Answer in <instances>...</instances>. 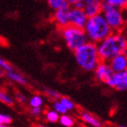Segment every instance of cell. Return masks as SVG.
<instances>
[{"label":"cell","mask_w":127,"mask_h":127,"mask_svg":"<svg viewBox=\"0 0 127 127\" xmlns=\"http://www.w3.org/2000/svg\"><path fill=\"white\" fill-rule=\"evenodd\" d=\"M45 120L49 123H56V122H59V118H60V114L58 113H56L55 110H48V111L45 112Z\"/></svg>","instance_id":"15"},{"label":"cell","mask_w":127,"mask_h":127,"mask_svg":"<svg viewBox=\"0 0 127 127\" xmlns=\"http://www.w3.org/2000/svg\"><path fill=\"white\" fill-rule=\"evenodd\" d=\"M37 127H47V126H45V125H37Z\"/></svg>","instance_id":"32"},{"label":"cell","mask_w":127,"mask_h":127,"mask_svg":"<svg viewBox=\"0 0 127 127\" xmlns=\"http://www.w3.org/2000/svg\"><path fill=\"white\" fill-rule=\"evenodd\" d=\"M72 7H75V8H78V9H83V8H84V1L77 2L76 4H74Z\"/></svg>","instance_id":"28"},{"label":"cell","mask_w":127,"mask_h":127,"mask_svg":"<svg viewBox=\"0 0 127 127\" xmlns=\"http://www.w3.org/2000/svg\"><path fill=\"white\" fill-rule=\"evenodd\" d=\"M71 6L69 4L64 5L61 8L55 11L53 15V19L56 26L59 28H63L69 25V11Z\"/></svg>","instance_id":"9"},{"label":"cell","mask_w":127,"mask_h":127,"mask_svg":"<svg viewBox=\"0 0 127 127\" xmlns=\"http://www.w3.org/2000/svg\"><path fill=\"white\" fill-rule=\"evenodd\" d=\"M8 45V43L6 41L5 37H3L0 35V46H7Z\"/></svg>","instance_id":"27"},{"label":"cell","mask_w":127,"mask_h":127,"mask_svg":"<svg viewBox=\"0 0 127 127\" xmlns=\"http://www.w3.org/2000/svg\"><path fill=\"white\" fill-rule=\"evenodd\" d=\"M107 86L118 91L127 90V70L120 73H114L111 78L105 83Z\"/></svg>","instance_id":"6"},{"label":"cell","mask_w":127,"mask_h":127,"mask_svg":"<svg viewBox=\"0 0 127 127\" xmlns=\"http://www.w3.org/2000/svg\"><path fill=\"white\" fill-rule=\"evenodd\" d=\"M59 122L64 127H73L74 125V119L68 114H62V115H60Z\"/></svg>","instance_id":"18"},{"label":"cell","mask_w":127,"mask_h":127,"mask_svg":"<svg viewBox=\"0 0 127 127\" xmlns=\"http://www.w3.org/2000/svg\"><path fill=\"white\" fill-rule=\"evenodd\" d=\"M16 99L17 102L20 103H26L27 102V98L24 94L20 93V92H16Z\"/></svg>","instance_id":"26"},{"label":"cell","mask_w":127,"mask_h":127,"mask_svg":"<svg viewBox=\"0 0 127 127\" xmlns=\"http://www.w3.org/2000/svg\"><path fill=\"white\" fill-rule=\"evenodd\" d=\"M5 75H6L10 80H12L13 82L17 83V84H19V85H27V78H26L24 75H22L21 74H19V73L16 72L15 70H14V71H11V72H6V73H5Z\"/></svg>","instance_id":"13"},{"label":"cell","mask_w":127,"mask_h":127,"mask_svg":"<svg viewBox=\"0 0 127 127\" xmlns=\"http://www.w3.org/2000/svg\"><path fill=\"white\" fill-rule=\"evenodd\" d=\"M126 7H127V6H126Z\"/></svg>","instance_id":"36"},{"label":"cell","mask_w":127,"mask_h":127,"mask_svg":"<svg viewBox=\"0 0 127 127\" xmlns=\"http://www.w3.org/2000/svg\"><path fill=\"white\" fill-rule=\"evenodd\" d=\"M110 67L114 73H120L127 70V55L125 53L120 54L114 56L108 62Z\"/></svg>","instance_id":"10"},{"label":"cell","mask_w":127,"mask_h":127,"mask_svg":"<svg viewBox=\"0 0 127 127\" xmlns=\"http://www.w3.org/2000/svg\"><path fill=\"white\" fill-rule=\"evenodd\" d=\"M29 106L31 108L33 107H42L44 104V98L39 95H33L28 101Z\"/></svg>","instance_id":"14"},{"label":"cell","mask_w":127,"mask_h":127,"mask_svg":"<svg viewBox=\"0 0 127 127\" xmlns=\"http://www.w3.org/2000/svg\"><path fill=\"white\" fill-rule=\"evenodd\" d=\"M101 61L109 62L114 56L127 51V36L122 31L112 32L111 34L96 44Z\"/></svg>","instance_id":"1"},{"label":"cell","mask_w":127,"mask_h":127,"mask_svg":"<svg viewBox=\"0 0 127 127\" xmlns=\"http://www.w3.org/2000/svg\"><path fill=\"white\" fill-rule=\"evenodd\" d=\"M60 32L66 46L73 52L88 42L85 30L83 28H78L68 25L63 28H60Z\"/></svg>","instance_id":"5"},{"label":"cell","mask_w":127,"mask_h":127,"mask_svg":"<svg viewBox=\"0 0 127 127\" xmlns=\"http://www.w3.org/2000/svg\"><path fill=\"white\" fill-rule=\"evenodd\" d=\"M87 19V16L85 15V11L83 9H78V8L71 6L70 11H69V25L70 26L84 29Z\"/></svg>","instance_id":"7"},{"label":"cell","mask_w":127,"mask_h":127,"mask_svg":"<svg viewBox=\"0 0 127 127\" xmlns=\"http://www.w3.org/2000/svg\"><path fill=\"white\" fill-rule=\"evenodd\" d=\"M0 102H2L3 103H5L6 105H14V99L11 97L10 95H7L5 92H3V91H0Z\"/></svg>","instance_id":"20"},{"label":"cell","mask_w":127,"mask_h":127,"mask_svg":"<svg viewBox=\"0 0 127 127\" xmlns=\"http://www.w3.org/2000/svg\"><path fill=\"white\" fill-rule=\"evenodd\" d=\"M0 127H10L9 125H0Z\"/></svg>","instance_id":"31"},{"label":"cell","mask_w":127,"mask_h":127,"mask_svg":"<svg viewBox=\"0 0 127 127\" xmlns=\"http://www.w3.org/2000/svg\"><path fill=\"white\" fill-rule=\"evenodd\" d=\"M101 13L106 20L108 26L113 32H120L126 23V17L124 10L110 5L107 3L102 1Z\"/></svg>","instance_id":"4"},{"label":"cell","mask_w":127,"mask_h":127,"mask_svg":"<svg viewBox=\"0 0 127 127\" xmlns=\"http://www.w3.org/2000/svg\"><path fill=\"white\" fill-rule=\"evenodd\" d=\"M102 1L107 3L114 7L121 8V9H124L127 6V0H102Z\"/></svg>","instance_id":"19"},{"label":"cell","mask_w":127,"mask_h":127,"mask_svg":"<svg viewBox=\"0 0 127 127\" xmlns=\"http://www.w3.org/2000/svg\"><path fill=\"white\" fill-rule=\"evenodd\" d=\"M12 123V117L8 114H0V125H8Z\"/></svg>","instance_id":"24"},{"label":"cell","mask_w":127,"mask_h":127,"mask_svg":"<svg viewBox=\"0 0 127 127\" xmlns=\"http://www.w3.org/2000/svg\"><path fill=\"white\" fill-rule=\"evenodd\" d=\"M5 74V72L3 70V69L0 68V77H3Z\"/></svg>","instance_id":"30"},{"label":"cell","mask_w":127,"mask_h":127,"mask_svg":"<svg viewBox=\"0 0 127 127\" xmlns=\"http://www.w3.org/2000/svg\"><path fill=\"white\" fill-rule=\"evenodd\" d=\"M101 1H102V0H101Z\"/></svg>","instance_id":"35"},{"label":"cell","mask_w":127,"mask_h":127,"mask_svg":"<svg viewBox=\"0 0 127 127\" xmlns=\"http://www.w3.org/2000/svg\"><path fill=\"white\" fill-rule=\"evenodd\" d=\"M60 101V103L64 105V107L68 111H73L75 109V104L73 101L70 99V98L66 97V96H61V97L58 99Z\"/></svg>","instance_id":"16"},{"label":"cell","mask_w":127,"mask_h":127,"mask_svg":"<svg viewBox=\"0 0 127 127\" xmlns=\"http://www.w3.org/2000/svg\"><path fill=\"white\" fill-rule=\"evenodd\" d=\"M84 30L88 41L94 44H98L113 32L102 13L88 17Z\"/></svg>","instance_id":"2"},{"label":"cell","mask_w":127,"mask_h":127,"mask_svg":"<svg viewBox=\"0 0 127 127\" xmlns=\"http://www.w3.org/2000/svg\"><path fill=\"white\" fill-rule=\"evenodd\" d=\"M0 68L3 69L5 73H6V72H11V71H14V70H15L13 65H12L9 62H7L6 60H5V59L1 58V57H0Z\"/></svg>","instance_id":"23"},{"label":"cell","mask_w":127,"mask_h":127,"mask_svg":"<svg viewBox=\"0 0 127 127\" xmlns=\"http://www.w3.org/2000/svg\"><path fill=\"white\" fill-rule=\"evenodd\" d=\"M94 73H95V78L100 81V82H103L105 84L107 81H108L111 76L114 74V72L110 67V64H109L108 62H104V61H101L100 63L98 64L97 66L95 67V69L94 70Z\"/></svg>","instance_id":"8"},{"label":"cell","mask_w":127,"mask_h":127,"mask_svg":"<svg viewBox=\"0 0 127 127\" xmlns=\"http://www.w3.org/2000/svg\"><path fill=\"white\" fill-rule=\"evenodd\" d=\"M49 7L53 9L54 11L57 10L59 8H61L64 5H67V0H46Z\"/></svg>","instance_id":"17"},{"label":"cell","mask_w":127,"mask_h":127,"mask_svg":"<svg viewBox=\"0 0 127 127\" xmlns=\"http://www.w3.org/2000/svg\"><path fill=\"white\" fill-rule=\"evenodd\" d=\"M81 119L83 120V122L89 125L92 127H102L103 125L101 123L100 120H98L95 115H93L92 114L88 113L86 111H82L80 114Z\"/></svg>","instance_id":"12"},{"label":"cell","mask_w":127,"mask_h":127,"mask_svg":"<svg viewBox=\"0 0 127 127\" xmlns=\"http://www.w3.org/2000/svg\"><path fill=\"white\" fill-rule=\"evenodd\" d=\"M53 108L56 113H58V114H61V115L62 114H66V113H67V110L64 107V105L60 103V101L59 100H56L55 102H54Z\"/></svg>","instance_id":"22"},{"label":"cell","mask_w":127,"mask_h":127,"mask_svg":"<svg viewBox=\"0 0 127 127\" xmlns=\"http://www.w3.org/2000/svg\"><path fill=\"white\" fill-rule=\"evenodd\" d=\"M80 1H84V0H67V3L70 6H73L74 4H76L77 2H80Z\"/></svg>","instance_id":"29"},{"label":"cell","mask_w":127,"mask_h":127,"mask_svg":"<svg viewBox=\"0 0 127 127\" xmlns=\"http://www.w3.org/2000/svg\"><path fill=\"white\" fill-rule=\"evenodd\" d=\"M101 0H84L83 10L85 11L87 17H92L98 14H101Z\"/></svg>","instance_id":"11"},{"label":"cell","mask_w":127,"mask_h":127,"mask_svg":"<svg viewBox=\"0 0 127 127\" xmlns=\"http://www.w3.org/2000/svg\"><path fill=\"white\" fill-rule=\"evenodd\" d=\"M44 91H45V95H47L48 97L51 98V99H53V100H55V101L58 100L59 98L61 97L58 92L56 91L55 89H52V88H49V87H45Z\"/></svg>","instance_id":"21"},{"label":"cell","mask_w":127,"mask_h":127,"mask_svg":"<svg viewBox=\"0 0 127 127\" xmlns=\"http://www.w3.org/2000/svg\"><path fill=\"white\" fill-rule=\"evenodd\" d=\"M29 113L32 116L36 118V117H39L42 114V108L41 107H33L30 109Z\"/></svg>","instance_id":"25"},{"label":"cell","mask_w":127,"mask_h":127,"mask_svg":"<svg viewBox=\"0 0 127 127\" xmlns=\"http://www.w3.org/2000/svg\"><path fill=\"white\" fill-rule=\"evenodd\" d=\"M117 127H127V126H124V125H120V126H117Z\"/></svg>","instance_id":"33"},{"label":"cell","mask_w":127,"mask_h":127,"mask_svg":"<svg viewBox=\"0 0 127 127\" xmlns=\"http://www.w3.org/2000/svg\"><path fill=\"white\" fill-rule=\"evenodd\" d=\"M125 54H126V55H127V51H126V52H125Z\"/></svg>","instance_id":"34"},{"label":"cell","mask_w":127,"mask_h":127,"mask_svg":"<svg viewBox=\"0 0 127 127\" xmlns=\"http://www.w3.org/2000/svg\"><path fill=\"white\" fill-rule=\"evenodd\" d=\"M74 54L78 66L86 72H94L95 67L101 62L96 44L89 41L74 51Z\"/></svg>","instance_id":"3"}]
</instances>
